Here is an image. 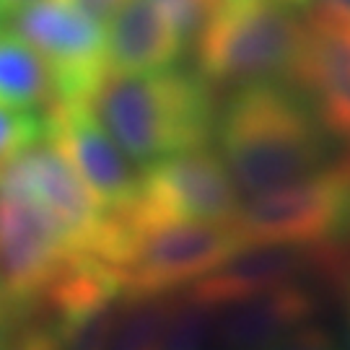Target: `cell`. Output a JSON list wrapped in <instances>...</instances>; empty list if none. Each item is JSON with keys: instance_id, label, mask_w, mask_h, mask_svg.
<instances>
[{"instance_id": "obj_1", "label": "cell", "mask_w": 350, "mask_h": 350, "mask_svg": "<svg viewBox=\"0 0 350 350\" xmlns=\"http://www.w3.org/2000/svg\"><path fill=\"white\" fill-rule=\"evenodd\" d=\"M218 153L241 195L299 182L327 166V130L286 81L241 83L215 114Z\"/></svg>"}, {"instance_id": "obj_2", "label": "cell", "mask_w": 350, "mask_h": 350, "mask_svg": "<svg viewBox=\"0 0 350 350\" xmlns=\"http://www.w3.org/2000/svg\"><path fill=\"white\" fill-rule=\"evenodd\" d=\"M86 101L138 166L208 143L215 125L208 78L176 65L156 73H127L107 65Z\"/></svg>"}, {"instance_id": "obj_3", "label": "cell", "mask_w": 350, "mask_h": 350, "mask_svg": "<svg viewBox=\"0 0 350 350\" xmlns=\"http://www.w3.org/2000/svg\"><path fill=\"white\" fill-rule=\"evenodd\" d=\"M306 24L283 0H221L198 42V65L208 83L241 86L291 78Z\"/></svg>"}, {"instance_id": "obj_4", "label": "cell", "mask_w": 350, "mask_h": 350, "mask_svg": "<svg viewBox=\"0 0 350 350\" xmlns=\"http://www.w3.org/2000/svg\"><path fill=\"white\" fill-rule=\"evenodd\" d=\"M114 221L120 228L114 270L127 301L169 299L172 293L187 291L247 244L234 224L161 221L127 226L117 215Z\"/></svg>"}, {"instance_id": "obj_5", "label": "cell", "mask_w": 350, "mask_h": 350, "mask_svg": "<svg viewBox=\"0 0 350 350\" xmlns=\"http://www.w3.org/2000/svg\"><path fill=\"white\" fill-rule=\"evenodd\" d=\"M234 226L244 241L325 247L350 239V161L283 187L247 195Z\"/></svg>"}, {"instance_id": "obj_6", "label": "cell", "mask_w": 350, "mask_h": 350, "mask_svg": "<svg viewBox=\"0 0 350 350\" xmlns=\"http://www.w3.org/2000/svg\"><path fill=\"white\" fill-rule=\"evenodd\" d=\"M241 200L244 195L221 153L200 143L143 166L133 205L114 215L127 226L161 221L234 224Z\"/></svg>"}, {"instance_id": "obj_7", "label": "cell", "mask_w": 350, "mask_h": 350, "mask_svg": "<svg viewBox=\"0 0 350 350\" xmlns=\"http://www.w3.org/2000/svg\"><path fill=\"white\" fill-rule=\"evenodd\" d=\"M0 185L31 195L60 224L75 252L104 262L112 239V215L50 140L42 138L29 146L3 174Z\"/></svg>"}, {"instance_id": "obj_8", "label": "cell", "mask_w": 350, "mask_h": 350, "mask_svg": "<svg viewBox=\"0 0 350 350\" xmlns=\"http://www.w3.org/2000/svg\"><path fill=\"white\" fill-rule=\"evenodd\" d=\"M11 21L47 63L57 99L86 101L109 65L99 21L75 8L70 0H39Z\"/></svg>"}, {"instance_id": "obj_9", "label": "cell", "mask_w": 350, "mask_h": 350, "mask_svg": "<svg viewBox=\"0 0 350 350\" xmlns=\"http://www.w3.org/2000/svg\"><path fill=\"white\" fill-rule=\"evenodd\" d=\"M44 138L63 153L107 213H120L138 195V163L107 133L88 101L55 99L44 109Z\"/></svg>"}, {"instance_id": "obj_10", "label": "cell", "mask_w": 350, "mask_h": 350, "mask_svg": "<svg viewBox=\"0 0 350 350\" xmlns=\"http://www.w3.org/2000/svg\"><path fill=\"white\" fill-rule=\"evenodd\" d=\"M75 254L81 252L31 195L0 185V280L18 304V314Z\"/></svg>"}, {"instance_id": "obj_11", "label": "cell", "mask_w": 350, "mask_h": 350, "mask_svg": "<svg viewBox=\"0 0 350 350\" xmlns=\"http://www.w3.org/2000/svg\"><path fill=\"white\" fill-rule=\"evenodd\" d=\"M314 296L299 286L254 293L213 309V338L234 348H273L293 345V340H325L314 327Z\"/></svg>"}, {"instance_id": "obj_12", "label": "cell", "mask_w": 350, "mask_h": 350, "mask_svg": "<svg viewBox=\"0 0 350 350\" xmlns=\"http://www.w3.org/2000/svg\"><path fill=\"white\" fill-rule=\"evenodd\" d=\"M291 81L327 133L350 140V31L309 18Z\"/></svg>"}, {"instance_id": "obj_13", "label": "cell", "mask_w": 350, "mask_h": 350, "mask_svg": "<svg viewBox=\"0 0 350 350\" xmlns=\"http://www.w3.org/2000/svg\"><path fill=\"white\" fill-rule=\"evenodd\" d=\"M107 63L127 73H156L182 60L187 39L153 0H125L107 21Z\"/></svg>"}, {"instance_id": "obj_14", "label": "cell", "mask_w": 350, "mask_h": 350, "mask_svg": "<svg viewBox=\"0 0 350 350\" xmlns=\"http://www.w3.org/2000/svg\"><path fill=\"white\" fill-rule=\"evenodd\" d=\"M55 99V78L39 52L13 26L0 29V107L37 112Z\"/></svg>"}, {"instance_id": "obj_15", "label": "cell", "mask_w": 350, "mask_h": 350, "mask_svg": "<svg viewBox=\"0 0 350 350\" xmlns=\"http://www.w3.org/2000/svg\"><path fill=\"white\" fill-rule=\"evenodd\" d=\"M44 138V117L29 109L0 107V179L29 146Z\"/></svg>"}, {"instance_id": "obj_16", "label": "cell", "mask_w": 350, "mask_h": 350, "mask_svg": "<svg viewBox=\"0 0 350 350\" xmlns=\"http://www.w3.org/2000/svg\"><path fill=\"white\" fill-rule=\"evenodd\" d=\"M153 3L174 21L179 34L187 42H192L200 34V29L205 26L208 16H211L213 8L221 0H153Z\"/></svg>"}, {"instance_id": "obj_17", "label": "cell", "mask_w": 350, "mask_h": 350, "mask_svg": "<svg viewBox=\"0 0 350 350\" xmlns=\"http://www.w3.org/2000/svg\"><path fill=\"white\" fill-rule=\"evenodd\" d=\"M306 8L312 11L309 18L350 31V0H309Z\"/></svg>"}, {"instance_id": "obj_18", "label": "cell", "mask_w": 350, "mask_h": 350, "mask_svg": "<svg viewBox=\"0 0 350 350\" xmlns=\"http://www.w3.org/2000/svg\"><path fill=\"white\" fill-rule=\"evenodd\" d=\"M18 325V304L11 296V291L0 280V340H13V329ZM8 345V342H5Z\"/></svg>"}, {"instance_id": "obj_19", "label": "cell", "mask_w": 350, "mask_h": 350, "mask_svg": "<svg viewBox=\"0 0 350 350\" xmlns=\"http://www.w3.org/2000/svg\"><path fill=\"white\" fill-rule=\"evenodd\" d=\"M70 3H73L75 8H81L86 16H91L94 21H99V24L104 26L125 0H70Z\"/></svg>"}, {"instance_id": "obj_20", "label": "cell", "mask_w": 350, "mask_h": 350, "mask_svg": "<svg viewBox=\"0 0 350 350\" xmlns=\"http://www.w3.org/2000/svg\"><path fill=\"white\" fill-rule=\"evenodd\" d=\"M34 3H39V0H0V18H13L16 13H21Z\"/></svg>"}, {"instance_id": "obj_21", "label": "cell", "mask_w": 350, "mask_h": 350, "mask_svg": "<svg viewBox=\"0 0 350 350\" xmlns=\"http://www.w3.org/2000/svg\"><path fill=\"white\" fill-rule=\"evenodd\" d=\"M345 340L350 345V275L345 278Z\"/></svg>"}, {"instance_id": "obj_22", "label": "cell", "mask_w": 350, "mask_h": 350, "mask_svg": "<svg viewBox=\"0 0 350 350\" xmlns=\"http://www.w3.org/2000/svg\"><path fill=\"white\" fill-rule=\"evenodd\" d=\"M283 3H288V5H296V8H306V3H309V0H283Z\"/></svg>"}, {"instance_id": "obj_23", "label": "cell", "mask_w": 350, "mask_h": 350, "mask_svg": "<svg viewBox=\"0 0 350 350\" xmlns=\"http://www.w3.org/2000/svg\"><path fill=\"white\" fill-rule=\"evenodd\" d=\"M3 345H5V342H3V340H0V348H3Z\"/></svg>"}]
</instances>
